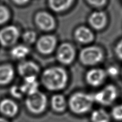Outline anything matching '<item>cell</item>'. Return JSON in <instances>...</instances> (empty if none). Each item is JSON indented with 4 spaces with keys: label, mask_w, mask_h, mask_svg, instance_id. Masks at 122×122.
<instances>
[{
    "label": "cell",
    "mask_w": 122,
    "mask_h": 122,
    "mask_svg": "<svg viewBox=\"0 0 122 122\" xmlns=\"http://www.w3.org/2000/svg\"><path fill=\"white\" fill-rule=\"evenodd\" d=\"M19 37V30L14 26H6L0 30V43L3 46L14 45Z\"/></svg>",
    "instance_id": "6"
},
{
    "label": "cell",
    "mask_w": 122,
    "mask_h": 122,
    "mask_svg": "<svg viewBox=\"0 0 122 122\" xmlns=\"http://www.w3.org/2000/svg\"><path fill=\"white\" fill-rule=\"evenodd\" d=\"M118 89L113 85H108L93 95L94 101L104 106H110L118 97Z\"/></svg>",
    "instance_id": "5"
},
{
    "label": "cell",
    "mask_w": 122,
    "mask_h": 122,
    "mask_svg": "<svg viewBox=\"0 0 122 122\" xmlns=\"http://www.w3.org/2000/svg\"><path fill=\"white\" fill-rule=\"evenodd\" d=\"M0 122H8L7 120L5 119H3L2 117H0Z\"/></svg>",
    "instance_id": "29"
},
{
    "label": "cell",
    "mask_w": 122,
    "mask_h": 122,
    "mask_svg": "<svg viewBox=\"0 0 122 122\" xmlns=\"http://www.w3.org/2000/svg\"><path fill=\"white\" fill-rule=\"evenodd\" d=\"M29 53V49L25 45H18L12 48L11 55L13 58L17 60L23 59Z\"/></svg>",
    "instance_id": "19"
},
{
    "label": "cell",
    "mask_w": 122,
    "mask_h": 122,
    "mask_svg": "<svg viewBox=\"0 0 122 122\" xmlns=\"http://www.w3.org/2000/svg\"><path fill=\"white\" fill-rule=\"evenodd\" d=\"M89 22L93 28L98 30L102 29L106 25L107 17L104 12H93L89 16Z\"/></svg>",
    "instance_id": "12"
},
{
    "label": "cell",
    "mask_w": 122,
    "mask_h": 122,
    "mask_svg": "<svg viewBox=\"0 0 122 122\" xmlns=\"http://www.w3.org/2000/svg\"><path fill=\"white\" fill-rule=\"evenodd\" d=\"M9 17L10 13L8 9L4 6L0 5V25L7 22Z\"/></svg>",
    "instance_id": "22"
},
{
    "label": "cell",
    "mask_w": 122,
    "mask_h": 122,
    "mask_svg": "<svg viewBox=\"0 0 122 122\" xmlns=\"http://www.w3.org/2000/svg\"></svg>",
    "instance_id": "30"
},
{
    "label": "cell",
    "mask_w": 122,
    "mask_h": 122,
    "mask_svg": "<svg viewBox=\"0 0 122 122\" xmlns=\"http://www.w3.org/2000/svg\"><path fill=\"white\" fill-rule=\"evenodd\" d=\"M106 71L102 69H92L88 71L86 76V79L88 84L92 86L100 85L106 77Z\"/></svg>",
    "instance_id": "10"
},
{
    "label": "cell",
    "mask_w": 122,
    "mask_h": 122,
    "mask_svg": "<svg viewBox=\"0 0 122 122\" xmlns=\"http://www.w3.org/2000/svg\"><path fill=\"white\" fill-rule=\"evenodd\" d=\"M115 53L117 58L122 60V39L116 45L115 47Z\"/></svg>",
    "instance_id": "26"
},
{
    "label": "cell",
    "mask_w": 122,
    "mask_h": 122,
    "mask_svg": "<svg viewBox=\"0 0 122 122\" xmlns=\"http://www.w3.org/2000/svg\"><path fill=\"white\" fill-rule=\"evenodd\" d=\"M35 23L40 29L50 31L55 26V21L53 17L47 12L41 11L37 13L35 16Z\"/></svg>",
    "instance_id": "9"
},
{
    "label": "cell",
    "mask_w": 122,
    "mask_h": 122,
    "mask_svg": "<svg viewBox=\"0 0 122 122\" xmlns=\"http://www.w3.org/2000/svg\"><path fill=\"white\" fill-rule=\"evenodd\" d=\"M37 34L33 30H28L23 35V39L26 44H32L35 42Z\"/></svg>",
    "instance_id": "21"
},
{
    "label": "cell",
    "mask_w": 122,
    "mask_h": 122,
    "mask_svg": "<svg viewBox=\"0 0 122 122\" xmlns=\"http://www.w3.org/2000/svg\"><path fill=\"white\" fill-rule=\"evenodd\" d=\"M14 70L9 64L0 66V85H4L9 83L14 77Z\"/></svg>",
    "instance_id": "16"
},
{
    "label": "cell",
    "mask_w": 122,
    "mask_h": 122,
    "mask_svg": "<svg viewBox=\"0 0 122 122\" xmlns=\"http://www.w3.org/2000/svg\"><path fill=\"white\" fill-rule=\"evenodd\" d=\"M104 58V53L99 47L91 46L83 49L80 54V60L83 64L87 66L95 65Z\"/></svg>",
    "instance_id": "4"
},
{
    "label": "cell",
    "mask_w": 122,
    "mask_h": 122,
    "mask_svg": "<svg viewBox=\"0 0 122 122\" xmlns=\"http://www.w3.org/2000/svg\"><path fill=\"white\" fill-rule=\"evenodd\" d=\"M106 73V75H108L111 77H116L119 74V69L117 66H111L108 68Z\"/></svg>",
    "instance_id": "25"
},
{
    "label": "cell",
    "mask_w": 122,
    "mask_h": 122,
    "mask_svg": "<svg viewBox=\"0 0 122 122\" xmlns=\"http://www.w3.org/2000/svg\"><path fill=\"white\" fill-rule=\"evenodd\" d=\"M0 112L8 117H13L18 112V106L13 100L5 99L0 102Z\"/></svg>",
    "instance_id": "14"
},
{
    "label": "cell",
    "mask_w": 122,
    "mask_h": 122,
    "mask_svg": "<svg viewBox=\"0 0 122 122\" xmlns=\"http://www.w3.org/2000/svg\"><path fill=\"white\" fill-rule=\"evenodd\" d=\"M93 95L78 92L73 94L69 100V106L73 113L82 114L88 112L94 102Z\"/></svg>",
    "instance_id": "2"
},
{
    "label": "cell",
    "mask_w": 122,
    "mask_h": 122,
    "mask_svg": "<svg viewBox=\"0 0 122 122\" xmlns=\"http://www.w3.org/2000/svg\"><path fill=\"white\" fill-rule=\"evenodd\" d=\"M24 82L20 87L23 92L28 95H31L38 91V84L36 77H28L24 78Z\"/></svg>",
    "instance_id": "15"
},
{
    "label": "cell",
    "mask_w": 122,
    "mask_h": 122,
    "mask_svg": "<svg viewBox=\"0 0 122 122\" xmlns=\"http://www.w3.org/2000/svg\"><path fill=\"white\" fill-rule=\"evenodd\" d=\"M91 120L92 122H110V116L104 110H96L91 114Z\"/></svg>",
    "instance_id": "20"
},
{
    "label": "cell",
    "mask_w": 122,
    "mask_h": 122,
    "mask_svg": "<svg viewBox=\"0 0 122 122\" xmlns=\"http://www.w3.org/2000/svg\"><path fill=\"white\" fill-rule=\"evenodd\" d=\"M42 83L50 91L63 89L68 82V75L63 68L51 67L45 70L42 75Z\"/></svg>",
    "instance_id": "1"
},
{
    "label": "cell",
    "mask_w": 122,
    "mask_h": 122,
    "mask_svg": "<svg viewBox=\"0 0 122 122\" xmlns=\"http://www.w3.org/2000/svg\"><path fill=\"white\" fill-rule=\"evenodd\" d=\"M89 3L94 7H102L106 4L107 0H87Z\"/></svg>",
    "instance_id": "27"
},
{
    "label": "cell",
    "mask_w": 122,
    "mask_h": 122,
    "mask_svg": "<svg viewBox=\"0 0 122 122\" xmlns=\"http://www.w3.org/2000/svg\"><path fill=\"white\" fill-rule=\"evenodd\" d=\"M112 116L115 120L118 121L122 120V104L118 105L114 107L112 110Z\"/></svg>",
    "instance_id": "23"
},
{
    "label": "cell",
    "mask_w": 122,
    "mask_h": 122,
    "mask_svg": "<svg viewBox=\"0 0 122 122\" xmlns=\"http://www.w3.org/2000/svg\"><path fill=\"white\" fill-rule=\"evenodd\" d=\"M51 107L57 112H62L67 107V101L62 95L57 94L52 97L51 100Z\"/></svg>",
    "instance_id": "18"
},
{
    "label": "cell",
    "mask_w": 122,
    "mask_h": 122,
    "mask_svg": "<svg viewBox=\"0 0 122 122\" xmlns=\"http://www.w3.org/2000/svg\"><path fill=\"white\" fill-rule=\"evenodd\" d=\"M13 1L18 5H24L28 3L29 0H13Z\"/></svg>",
    "instance_id": "28"
},
{
    "label": "cell",
    "mask_w": 122,
    "mask_h": 122,
    "mask_svg": "<svg viewBox=\"0 0 122 122\" xmlns=\"http://www.w3.org/2000/svg\"><path fill=\"white\" fill-rule=\"evenodd\" d=\"M75 50L72 45L68 43L61 44L57 51V58L63 64H69L75 58Z\"/></svg>",
    "instance_id": "7"
},
{
    "label": "cell",
    "mask_w": 122,
    "mask_h": 122,
    "mask_svg": "<svg viewBox=\"0 0 122 122\" xmlns=\"http://www.w3.org/2000/svg\"><path fill=\"white\" fill-rule=\"evenodd\" d=\"M18 71L20 76L24 78L28 77H36L39 72L38 66L31 61H22L18 66Z\"/></svg>",
    "instance_id": "11"
},
{
    "label": "cell",
    "mask_w": 122,
    "mask_h": 122,
    "mask_svg": "<svg viewBox=\"0 0 122 122\" xmlns=\"http://www.w3.org/2000/svg\"><path fill=\"white\" fill-rule=\"evenodd\" d=\"M74 36L77 41L82 44H87L90 42L94 38V35L92 30L85 26L78 27L75 30Z\"/></svg>",
    "instance_id": "13"
},
{
    "label": "cell",
    "mask_w": 122,
    "mask_h": 122,
    "mask_svg": "<svg viewBox=\"0 0 122 122\" xmlns=\"http://www.w3.org/2000/svg\"><path fill=\"white\" fill-rule=\"evenodd\" d=\"M73 0H49V6L56 12H61L68 9Z\"/></svg>",
    "instance_id": "17"
},
{
    "label": "cell",
    "mask_w": 122,
    "mask_h": 122,
    "mask_svg": "<svg viewBox=\"0 0 122 122\" xmlns=\"http://www.w3.org/2000/svg\"><path fill=\"white\" fill-rule=\"evenodd\" d=\"M56 45V38L50 35H46L40 37L37 44L38 50L44 54L51 53L55 50Z\"/></svg>",
    "instance_id": "8"
},
{
    "label": "cell",
    "mask_w": 122,
    "mask_h": 122,
    "mask_svg": "<svg viewBox=\"0 0 122 122\" xmlns=\"http://www.w3.org/2000/svg\"><path fill=\"white\" fill-rule=\"evenodd\" d=\"M28 110L31 113L38 114L43 113L47 106V98L43 93L37 91L28 95L25 101Z\"/></svg>",
    "instance_id": "3"
},
{
    "label": "cell",
    "mask_w": 122,
    "mask_h": 122,
    "mask_svg": "<svg viewBox=\"0 0 122 122\" xmlns=\"http://www.w3.org/2000/svg\"><path fill=\"white\" fill-rule=\"evenodd\" d=\"M10 92L14 97L17 98H21L24 94L22 90L21 87L17 86H14L11 87L10 89Z\"/></svg>",
    "instance_id": "24"
}]
</instances>
